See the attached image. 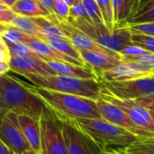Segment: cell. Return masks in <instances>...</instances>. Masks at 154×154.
<instances>
[{
    "mask_svg": "<svg viewBox=\"0 0 154 154\" xmlns=\"http://www.w3.org/2000/svg\"><path fill=\"white\" fill-rule=\"evenodd\" d=\"M63 1H64V2H65V3L69 6V7H70V6L74 4V1H75V0H63Z\"/></svg>",
    "mask_w": 154,
    "mask_h": 154,
    "instance_id": "ee69618b",
    "label": "cell"
},
{
    "mask_svg": "<svg viewBox=\"0 0 154 154\" xmlns=\"http://www.w3.org/2000/svg\"><path fill=\"white\" fill-rule=\"evenodd\" d=\"M61 120L102 119L97 100L26 84Z\"/></svg>",
    "mask_w": 154,
    "mask_h": 154,
    "instance_id": "7a4b0ae2",
    "label": "cell"
},
{
    "mask_svg": "<svg viewBox=\"0 0 154 154\" xmlns=\"http://www.w3.org/2000/svg\"><path fill=\"white\" fill-rule=\"evenodd\" d=\"M97 104L101 114L102 119L110 122L116 125H118L134 135L140 138H149L154 137L153 133L144 130L143 128L138 126L135 123H134L129 116L119 107L115 106L114 104L99 97L97 100Z\"/></svg>",
    "mask_w": 154,
    "mask_h": 154,
    "instance_id": "8fae6325",
    "label": "cell"
},
{
    "mask_svg": "<svg viewBox=\"0 0 154 154\" xmlns=\"http://www.w3.org/2000/svg\"><path fill=\"white\" fill-rule=\"evenodd\" d=\"M136 103L141 105L142 106L145 107L146 109L154 112V95L153 96H149L142 98H138L134 100Z\"/></svg>",
    "mask_w": 154,
    "mask_h": 154,
    "instance_id": "d590c367",
    "label": "cell"
},
{
    "mask_svg": "<svg viewBox=\"0 0 154 154\" xmlns=\"http://www.w3.org/2000/svg\"><path fill=\"white\" fill-rule=\"evenodd\" d=\"M100 82L103 89L122 99L135 100L154 95V75L121 81Z\"/></svg>",
    "mask_w": 154,
    "mask_h": 154,
    "instance_id": "8992f818",
    "label": "cell"
},
{
    "mask_svg": "<svg viewBox=\"0 0 154 154\" xmlns=\"http://www.w3.org/2000/svg\"><path fill=\"white\" fill-rule=\"evenodd\" d=\"M15 16H16V14L12 10L11 7L0 2V23L7 24Z\"/></svg>",
    "mask_w": 154,
    "mask_h": 154,
    "instance_id": "e575fe53",
    "label": "cell"
},
{
    "mask_svg": "<svg viewBox=\"0 0 154 154\" xmlns=\"http://www.w3.org/2000/svg\"><path fill=\"white\" fill-rule=\"evenodd\" d=\"M75 122L103 148L109 145L125 147L142 139L131 132L104 119H79Z\"/></svg>",
    "mask_w": 154,
    "mask_h": 154,
    "instance_id": "277c9868",
    "label": "cell"
},
{
    "mask_svg": "<svg viewBox=\"0 0 154 154\" xmlns=\"http://www.w3.org/2000/svg\"><path fill=\"white\" fill-rule=\"evenodd\" d=\"M11 58L10 52L8 50L6 51H0V62L1 61H5V62H9Z\"/></svg>",
    "mask_w": 154,
    "mask_h": 154,
    "instance_id": "74e56055",
    "label": "cell"
},
{
    "mask_svg": "<svg viewBox=\"0 0 154 154\" xmlns=\"http://www.w3.org/2000/svg\"><path fill=\"white\" fill-rule=\"evenodd\" d=\"M62 134L68 154H104L106 152L75 120H62Z\"/></svg>",
    "mask_w": 154,
    "mask_h": 154,
    "instance_id": "52a82bcc",
    "label": "cell"
},
{
    "mask_svg": "<svg viewBox=\"0 0 154 154\" xmlns=\"http://www.w3.org/2000/svg\"><path fill=\"white\" fill-rule=\"evenodd\" d=\"M121 60L132 63L141 70L150 75H154V53L152 52L147 51L146 53L141 56H137L131 59H123Z\"/></svg>",
    "mask_w": 154,
    "mask_h": 154,
    "instance_id": "484cf974",
    "label": "cell"
},
{
    "mask_svg": "<svg viewBox=\"0 0 154 154\" xmlns=\"http://www.w3.org/2000/svg\"><path fill=\"white\" fill-rule=\"evenodd\" d=\"M46 62L51 67V69L55 72L56 75L98 80L97 76L90 68L74 65V64H71L69 62H63V61L50 60Z\"/></svg>",
    "mask_w": 154,
    "mask_h": 154,
    "instance_id": "ac0fdd59",
    "label": "cell"
},
{
    "mask_svg": "<svg viewBox=\"0 0 154 154\" xmlns=\"http://www.w3.org/2000/svg\"><path fill=\"white\" fill-rule=\"evenodd\" d=\"M96 2L101 11L106 27L109 31L114 32L116 30V26H115L114 14H113V7H112L111 0H96Z\"/></svg>",
    "mask_w": 154,
    "mask_h": 154,
    "instance_id": "83f0119b",
    "label": "cell"
},
{
    "mask_svg": "<svg viewBox=\"0 0 154 154\" xmlns=\"http://www.w3.org/2000/svg\"><path fill=\"white\" fill-rule=\"evenodd\" d=\"M104 154H105V153H104Z\"/></svg>",
    "mask_w": 154,
    "mask_h": 154,
    "instance_id": "c3c4849f",
    "label": "cell"
},
{
    "mask_svg": "<svg viewBox=\"0 0 154 154\" xmlns=\"http://www.w3.org/2000/svg\"><path fill=\"white\" fill-rule=\"evenodd\" d=\"M9 66L11 71L20 74L23 77L26 75H56L46 61L31 57L11 56Z\"/></svg>",
    "mask_w": 154,
    "mask_h": 154,
    "instance_id": "4fadbf2b",
    "label": "cell"
},
{
    "mask_svg": "<svg viewBox=\"0 0 154 154\" xmlns=\"http://www.w3.org/2000/svg\"><path fill=\"white\" fill-rule=\"evenodd\" d=\"M0 154H15L0 141Z\"/></svg>",
    "mask_w": 154,
    "mask_h": 154,
    "instance_id": "ab89813d",
    "label": "cell"
},
{
    "mask_svg": "<svg viewBox=\"0 0 154 154\" xmlns=\"http://www.w3.org/2000/svg\"><path fill=\"white\" fill-rule=\"evenodd\" d=\"M0 97L8 112L29 116L37 120L55 115L25 83L7 74L0 75Z\"/></svg>",
    "mask_w": 154,
    "mask_h": 154,
    "instance_id": "6da1fadb",
    "label": "cell"
},
{
    "mask_svg": "<svg viewBox=\"0 0 154 154\" xmlns=\"http://www.w3.org/2000/svg\"><path fill=\"white\" fill-rule=\"evenodd\" d=\"M38 39L45 42L51 47H52L57 51H60L63 54H66L69 57H72L76 60L84 61L80 56L79 51L76 49L71 42L67 38H60V37H47L44 35H40Z\"/></svg>",
    "mask_w": 154,
    "mask_h": 154,
    "instance_id": "ffe728a7",
    "label": "cell"
},
{
    "mask_svg": "<svg viewBox=\"0 0 154 154\" xmlns=\"http://www.w3.org/2000/svg\"><path fill=\"white\" fill-rule=\"evenodd\" d=\"M41 7L48 14H54V4L55 0H37Z\"/></svg>",
    "mask_w": 154,
    "mask_h": 154,
    "instance_id": "8d00e7d4",
    "label": "cell"
},
{
    "mask_svg": "<svg viewBox=\"0 0 154 154\" xmlns=\"http://www.w3.org/2000/svg\"><path fill=\"white\" fill-rule=\"evenodd\" d=\"M129 30V29H128ZM130 31V38H131V42L133 45L138 46L149 52L154 53V36L134 32V31Z\"/></svg>",
    "mask_w": 154,
    "mask_h": 154,
    "instance_id": "4316f807",
    "label": "cell"
},
{
    "mask_svg": "<svg viewBox=\"0 0 154 154\" xmlns=\"http://www.w3.org/2000/svg\"><path fill=\"white\" fill-rule=\"evenodd\" d=\"M67 22L86 33L101 46L117 53L126 46L133 45L130 31L126 27L116 28L114 32H111L105 25H97L81 18L69 17Z\"/></svg>",
    "mask_w": 154,
    "mask_h": 154,
    "instance_id": "5b68a950",
    "label": "cell"
},
{
    "mask_svg": "<svg viewBox=\"0 0 154 154\" xmlns=\"http://www.w3.org/2000/svg\"><path fill=\"white\" fill-rule=\"evenodd\" d=\"M141 1H142V0H141Z\"/></svg>",
    "mask_w": 154,
    "mask_h": 154,
    "instance_id": "7dc6e473",
    "label": "cell"
},
{
    "mask_svg": "<svg viewBox=\"0 0 154 154\" xmlns=\"http://www.w3.org/2000/svg\"><path fill=\"white\" fill-rule=\"evenodd\" d=\"M54 14L60 21H67L69 17V6L63 0H55Z\"/></svg>",
    "mask_w": 154,
    "mask_h": 154,
    "instance_id": "d6a6232c",
    "label": "cell"
},
{
    "mask_svg": "<svg viewBox=\"0 0 154 154\" xmlns=\"http://www.w3.org/2000/svg\"><path fill=\"white\" fill-rule=\"evenodd\" d=\"M153 22L154 0H142L139 5L132 11L121 27L129 24H139Z\"/></svg>",
    "mask_w": 154,
    "mask_h": 154,
    "instance_id": "d6986e66",
    "label": "cell"
},
{
    "mask_svg": "<svg viewBox=\"0 0 154 154\" xmlns=\"http://www.w3.org/2000/svg\"><path fill=\"white\" fill-rule=\"evenodd\" d=\"M116 151L119 154H154V137L139 139Z\"/></svg>",
    "mask_w": 154,
    "mask_h": 154,
    "instance_id": "603a6c76",
    "label": "cell"
},
{
    "mask_svg": "<svg viewBox=\"0 0 154 154\" xmlns=\"http://www.w3.org/2000/svg\"><path fill=\"white\" fill-rule=\"evenodd\" d=\"M18 121L32 150L37 154H42L40 120L29 116L18 115Z\"/></svg>",
    "mask_w": 154,
    "mask_h": 154,
    "instance_id": "e0dca14e",
    "label": "cell"
},
{
    "mask_svg": "<svg viewBox=\"0 0 154 154\" xmlns=\"http://www.w3.org/2000/svg\"><path fill=\"white\" fill-rule=\"evenodd\" d=\"M42 154H68L63 134L62 120L56 115L40 119Z\"/></svg>",
    "mask_w": 154,
    "mask_h": 154,
    "instance_id": "9c48e42d",
    "label": "cell"
},
{
    "mask_svg": "<svg viewBox=\"0 0 154 154\" xmlns=\"http://www.w3.org/2000/svg\"><path fill=\"white\" fill-rule=\"evenodd\" d=\"M79 53L86 65L96 73L97 79L99 74L111 69L112 68L120 64L122 61L121 58L119 57H115L97 51L79 50Z\"/></svg>",
    "mask_w": 154,
    "mask_h": 154,
    "instance_id": "5bb4252c",
    "label": "cell"
},
{
    "mask_svg": "<svg viewBox=\"0 0 154 154\" xmlns=\"http://www.w3.org/2000/svg\"><path fill=\"white\" fill-rule=\"evenodd\" d=\"M11 8L16 14L30 18L48 16V14L41 7L37 0H16Z\"/></svg>",
    "mask_w": 154,
    "mask_h": 154,
    "instance_id": "44dd1931",
    "label": "cell"
},
{
    "mask_svg": "<svg viewBox=\"0 0 154 154\" xmlns=\"http://www.w3.org/2000/svg\"><path fill=\"white\" fill-rule=\"evenodd\" d=\"M33 86L65 94L80 96L94 100L100 97L102 84L99 80L85 79L60 75H26L24 76Z\"/></svg>",
    "mask_w": 154,
    "mask_h": 154,
    "instance_id": "3957f363",
    "label": "cell"
},
{
    "mask_svg": "<svg viewBox=\"0 0 154 154\" xmlns=\"http://www.w3.org/2000/svg\"><path fill=\"white\" fill-rule=\"evenodd\" d=\"M7 113H8V110L6 109L5 104L3 103V101H2V99H1V97H0V124H1V122H2L4 116H5Z\"/></svg>",
    "mask_w": 154,
    "mask_h": 154,
    "instance_id": "f35d334b",
    "label": "cell"
},
{
    "mask_svg": "<svg viewBox=\"0 0 154 154\" xmlns=\"http://www.w3.org/2000/svg\"><path fill=\"white\" fill-rule=\"evenodd\" d=\"M26 44L29 45L34 52H36L39 56H41L44 61H50V60L63 61V62H69V63L82 66V67H88L84 61L76 60L72 57H69L66 54L57 51L52 47H51L48 43H46L45 42L38 38L32 37L26 42Z\"/></svg>",
    "mask_w": 154,
    "mask_h": 154,
    "instance_id": "9a60e30c",
    "label": "cell"
},
{
    "mask_svg": "<svg viewBox=\"0 0 154 154\" xmlns=\"http://www.w3.org/2000/svg\"><path fill=\"white\" fill-rule=\"evenodd\" d=\"M0 141L15 154H37L22 130L18 115L14 112H8L0 124Z\"/></svg>",
    "mask_w": 154,
    "mask_h": 154,
    "instance_id": "ba28073f",
    "label": "cell"
},
{
    "mask_svg": "<svg viewBox=\"0 0 154 154\" xmlns=\"http://www.w3.org/2000/svg\"><path fill=\"white\" fill-rule=\"evenodd\" d=\"M5 27L14 28L26 35L38 38L41 35L38 26L32 21V18L16 14V16L7 24H4Z\"/></svg>",
    "mask_w": 154,
    "mask_h": 154,
    "instance_id": "7402d4cb",
    "label": "cell"
},
{
    "mask_svg": "<svg viewBox=\"0 0 154 154\" xmlns=\"http://www.w3.org/2000/svg\"><path fill=\"white\" fill-rule=\"evenodd\" d=\"M149 111H150V110H149ZM150 114H151V116H152V121L154 122V112H152V111H150Z\"/></svg>",
    "mask_w": 154,
    "mask_h": 154,
    "instance_id": "bcb514c9",
    "label": "cell"
},
{
    "mask_svg": "<svg viewBox=\"0 0 154 154\" xmlns=\"http://www.w3.org/2000/svg\"><path fill=\"white\" fill-rule=\"evenodd\" d=\"M82 2L91 22L97 25H105L101 11L96 0H82Z\"/></svg>",
    "mask_w": 154,
    "mask_h": 154,
    "instance_id": "4dcf8cb0",
    "label": "cell"
},
{
    "mask_svg": "<svg viewBox=\"0 0 154 154\" xmlns=\"http://www.w3.org/2000/svg\"><path fill=\"white\" fill-rule=\"evenodd\" d=\"M0 2H2L3 4H5V5H8L9 7H11L16 2V0H0Z\"/></svg>",
    "mask_w": 154,
    "mask_h": 154,
    "instance_id": "60d3db41",
    "label": "cell"
},
{
    "mask_svg": "<svg viewBox=\"0 0 154 154\" xmlns=\"http://www.w3.org/2000/svg\"><path fill=\"white\" fill-rule=\"evenodd\" d=\"M6 46L8 48L11 56H24V57H31L37 60H42V58L39 56L36 52H34L32 49L26 43H23V42L7 43Z\"/></svg>",
    "mask_w": 154,
    "mask_h": 154,
    "instance_id": "f1b7e54d",
    "label": "cell"
},
{
    "mask_svg": "<svg viewBox=\"0 0 154 154\" xmlns=\"http://www.w3.org/2000/svg\"><path fill=\"white\" fill-rule=\"evenodd\" d=\"M123 27H126L127 29L145 34H149L154 36V22L153 23H139V24H129L125 25Z\"/></svg>",
    "mask_w": 154,
    "mask_h": 154,
    "instance_id": "836d02e7",
    "label": "cell"
},
{
    "mask_svg": "<svg viewBox=\"0 0 154 154\" xmlns=\"http://www.w3.org/2000/svg\"><path fill=\"white\" fill-rule=\"evenodd\" d=\"M140 2H141V0H133V10L139 5ZM133 10H132V11H133ZM131 13H132V12H131Z\"/></svg>",
    "mask_w": 154,
    "mask_h": 154,
    "instance_id": "7bdbcfd3",
    "label": "cell"
},
{
    "mask_svg": "<svg viewBox=\"0 0 154 154\" xmlns=\"http://www.w3.org/2000/svg\"><path fill=\"white\" fill-rule=\"evenodd\" d=\"M32 19L35 23V24L38 26L39 31L42 35H44L47 37L66 38L62 29L55 22H53L44 16L32 17Z\"/></svg>",
    "mask_w": 154,
    "mask_h": 154,
    "instance_id": "d4e9b609",
    "label": "cell"
},
{
    "mask_svg": "<svg viewBox=\"0 0 154 154\" xmlns=\"http://www.w3.org/2000/svg\"><path fill=\"white\" fill-rule=\"evenodd\" d=\"M105 154H119L116 150H113L111 152H105Z\"/></svg>",
    "mask_w": 154,
    "mask_h": 154,
    "instance_id": "f6af8a7d",
    "label": "cell"
},
{
    "mask_svg": "<svg viewBox=\"0 0 154 154\" xmlns=\"http://www.w3.org/2000/svg\"><path fill=\"white\" fill-rule=\"evenodd\" d=\"M150 74L141 70L132 63L121 61L120 64L116 67L102 72L98 75L99 81H121L127 80L135 78L149 76Z\"/></svg>",
    "mask_w": 154,
    "mask_h": 154,
    "instance_id": "2e32d148",
    "label": "cell"
},
{
    "mask_svg": "<svg viewBox=\"0 0 154 154\" xmlns=\"http://www.w3.org/2000/svg\"><path fill=\"white\" fill-rule=\"evenodd\" d=\"M1 38L4 40L5 44L7 43H26L32 36L26 35L14 28L11 27H5V30L0 33Z\"/></svg>",
    "mask_w": 154,
    "mask_h": 154,
    "instance_id": "f546056e",
    "label": "cell"
},
{
    "mask_svg": "<svg viewBox=\"0 0 154 154\" xmlns=\"http://www.w3.org/2000/svg\"><path fill=\"white\" fill-rule=\"evenodd\" d=\"M100 97L114 104L121 110H123L129 116V118L138 126L154 134V122L152 119L150 111L148 109L142 106L134 100L122 99L116 97L103 89V88L100 93Z\"/></svg>",
    "mask_w": 154,
    "mask_h": 154,
    "instance_id": "30bf717a",
    "label": "cell"
},
{
    "mask_svg": "<svg viewBox=\"0 0 154 154\" xmlns=\"http://www.w3.org/2000/svg\"><path fill=\"white\" fill-rule=\"evenodd\" d=\"M69 17L81 18V19L87 20L88 22H91V20L86 11V8L83 5L82 0H75L74 1V4L69 7Z\"/></svg>",
    "mask_w": 154,
    "mask_h": 154,
    "instance_id": "1f68e13d",
    "label": "cell"
},
{
    "mask_svg": "<svg viewBox=\"0 0 154 154\" xmlns=\"http://www.w3.org/2000/svg\"><path fill=\"white\" fill-rule=\"evenodd\" d=\"M116 29L121 27L133 10V0H111Z\"/></svg>",
    "mask_w": 154,
    "mask_h": 154,
    "instance_id": "cb8c5ba5",
    "label": "cell"
},
{
    "mask_svg": "<svg viewBox=\"0 0 154 154\" xmlns=\"http://www.w3.org/2000/svg\"><path fill=\"white\" fill-rule=\"evenodd\" d=\"M48 19L55 22L56 23H58L60 25V27L62 29V31L65 34V37L79 51L85 50V51H97V52H102V53H106V54H109V55L120 58V55L117 52L113 51L111 50H108V49L101 46L100 44L96 42L94 40L89 38L86 33H84L78 28L74 27L70 23H69L67 21H60L56 17V15H54V16L52 15V17L51 16Z\"/></svg>",
    "mask_w": 154,
    "mask_h": 154,
    "instance_id": "7c38bea8",
    "label": "cell"
},
{
    "mask_svg": "<svg viewBox=\"0 0 154 154\" xmlns=\"http://www.w3.org/2000/svg\"><path fill=\"white\" fill-rule=\"evenodd\" d=\"M6 50H8V48H7L5 42H4V40L0 36V51H6Z\"/></svg>",
    "mask_w": 154,
    "mask_h": 154,
    "instance_id": "b9f144b4",
    "label": "cell"
}]
</instances>
